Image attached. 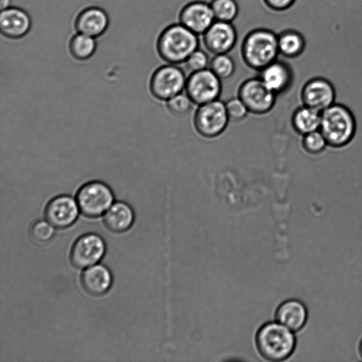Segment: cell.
I'll list each match as a JSON object with an SVG mask.
<instances>
[{"label":"cell","instance_id":"obj_1","mask_svg":"<svg viewBox=\"0 0 362 362\" xmlns=\"http://www.w3.org/2000/svg\"><path fill=\"white\" fill-rule=\"evenodd\" d=\"M254 341L259 356L271 362L288 360L297 347L296 333L275 320L263 323L257 329Z\"/></svg>","mask_w":362,"mask_h":362},{"label":"cell","instance_id":"obj_2","mask_svg":"<svg viewBox=\"0 0 362 362\" xmlns=\"http://www.w3.org/2000/svg\"><path fill=\"white\" fill-rule=\"evenodd\" d=\"M199 46V35L179 22L165 27L156 42L159 57L166 63L177 65L185 63Z\"/></svg>","mask_w":362,"mask_h":362},{"label":"cell","instance_id":"obj_3","mask_svg":"<svg viewBox=\"0 0 362 362\" xmlns=\"http://www.w3.org/2000/svg\"><path fill=\"white\" fill-rule=\"evenodd\" d=\"M241 56L245 64L259 71L278 59V34L269 28H258L250 31L241 44Z\"/></svg>","mask_w":362,"mask_h":362},{"label":"cell","instance_id":"obj_4","mask_svg":"<svg viewBox=\"0 0 362 362\" xmlns=\"http://www.w3.org/2000/svg\"><path fill=\"white\" fill-rule=\"evenodd\" d=\"M319 129L328 146L342 148L353 140L356 132V122L349 107L335 103L321 112Z\"/></svg>","mask_w":362,"mask_h":362},{"label":"cell","instance_id":"obj_5","mask_svg":"<svg viewBox=\"0 0 362 362\" xmlns=\"http://www.w3.org/2000/svg\"><path fill=\"white\" fill-rule=\"evenodd\" d=\"M76 200L83 216L96 218L104 214L114 203V194L105 182L93 180L79 187Z\"/></svg>","mask_w":362,"mask_h":362},{"label":"cell","instance_id":"obj_6","mask_svg":"<svg viewBox=\"0 0 362 362\" xmlns=\"http://www.w3.org/2000/svg\"><path fill=\"white\" fill-rule=\"evenodd\" d=\"M193 122L196 131L202 136L208 139L218 136L230 122L225 103L218 99L198 105Z\"/></svg>","mask_w":362,"mask_h":362},{"label":"cell","instance_id":"obj_7","mask_svg":"<svg viewBox=\"0 0 362 362\" xmlns=\"http://www.w3.org/2000/svg\"><path fill=\"white\" fill-rule=\"evenodd\" d=\"M187 78L182 69L177 64L167 63L153 73L149 89L156 99L166 101L182 93L185 88Z\"/></svg>","mask_w":362,"mask_h":362},{"label":"cell","instance_id":"obj_8","mask_svg":"<svg viewBox=\"0 0 362 362\" xmlns=\"http://www.w3.org/2000/svg\"><path fill=\"white\" fill-rule=\"evenodd\" d=\"M185 90L194 104H205L219 98L222 91L221 79L206 68L190 73Z\"/></svg>","mask_w":362,"mask_h":362},{"label":"cell","instance_id":"obj_9","mask_svg":"<svg viewBox=\"0 0 362 362\" xmlns=\"http://www.w3.org/2000/svg\"><path fill=\"white\" fill-rule=\"evenodd\" d=\"M238 96L249 112L255 115L269 112L274 106L276 98V95L267 87L259 76L244 81L238 88Z\"/></svg>","mask_w":362,"mask_h":362},{"label":"cell","instance_id":"obj_10","mask_svg":"<svg viewBox=\"0 0 362 362\" xmlns=\"http://www.w3.org/2000/svg\"><path fill=\"white\" fill-rule=\"evenodd\" d=\"M106 246L103 238L94 233L80 236L70 252V261L76 268H87L97 264L104 256Z\"/></svg>","mask_w":362,"mask_h":362},{"label":"cell","instance_id":"obj_11","mask_svg":"<svg viewBox=\"0 0 362 362\" xmlns=\"http://www.w3.org/2000/svg\"><path fill=\"white\" fill-rule=\"evenodd\" d=\"M300 98L303 105L322 112L335 103L336 92L329 78L316 76L305 83L301 89Z\"/></svg>","mask_w":362,"mask_h":362},{"label":"cell","instance_id":"obj_12","mask_svg":"<svg viewBox=\"0 0 362 362\" xmlns=\"http://www.w3.org/2000/svg\"><path fill=\"white\" fill-rule=\"evenodd\" d=\"M202 37L205 49L210 53L228 54L236 45L238 33L232 23L216 20Z\"/></svg>","mask_w":362,"mask_h":362},{"label":"cell","instance_id":"obj_13","mask_svg":"<svg viewBox=\"0 0 362 362\" xmlns=\"http://www.w3.org/2000/svg\"><path fill=\"white\" fill-rule=\"evenodd\" d=\"M215 21L210 4L201 0L186 4L178 13V22L199 36Z\"/></svg>","mask_w":362,"mask_h":362},{"label":"cell","instance_id":"obj_14","mask_svg":"<svg viewBox=\"0 0 362 362\" xmlns=\"http://www.w3.org/2000/svg\"><path fill=\"white\" fill-rule=\"evenodd\" d=\"M80 210L76 198L60 194L50 199L45 209V217L59 229L71 226L77 219Z\"/></svg>","mask_w":362,"mask_h":362},{"label":"cell","instance_id":"obj_15","mask_svg":"<svg viewBox=\"0 0 362 362\" xmlns=\"http://www.w3.org/2000/svg\"><path fill=\"white\" fill-rule=\"evenodd\" d=\"M274 320L295 333L305 329L309 320V310L305 303L298 298L281 302L274 311Z\"/></svg>","mask_w":362,"mask_h":362},{"label":"cell","instance_id":"obj_16","mask_svg":"<svg viewBox=\"0 0 362 362\" xmlns=\"http://www.w3.org/2000/svg\"><path fill=\"white\" fill-rule=\"evenodd\" d=\"M259 77L277 95L290 88L293 83L294 71L288 62L277 59L260 70Z\"/></svg>","mask_w":362,"mask_h":362},{"label":"cell","instance_id":"obj_17","mask_svg":"<svg viewBox=\"0 0 362 362\" xmlns=\"http://www.w3.org/2000/svg\"><path fill=\"white\" fill-rule=\"evenodd\" d=\"M31 23L29 14L21 8L9 6L1 10L0 31L7 38L24 37L30 31Z\"/></svg>","mask_w":362,"mask_h":362},{"label":"cell","instance_id":"obj_18","mask_svg":"<svg viewBox=\"0 0 362 362\" xmlns=\"http://www.w3.org/2000/svg\"><path fill=\"white\" fill-rule=\"evenodd\" d=\"M109 25V17L101 8L91 6L81 11L76 17L75 27L77 33L97 38L102 35Z\"/></svg>","mask_w":362,"mask_h":362},{"label":"cell","instance_id":"obj_19","mask_svg":"<svg viewBox=\"0 0 362 362\" xmlns=\"http://www.w3.org/2000/svg\"><path fill=\"white\" fill-rule=\"evenodd\" d=\"M81 283L84 290L93 296H101L110 289L112 276L107 267L95 264L87 267L81 274Z\"/></svg>","mask_w":362,"mask_h":362},{"label":"cell","instance_id":"obj_20","mask_svg":"<svg viewBox=\"0 0 362 362\" xmlns=\"http://www.w3.org/2000/svg\"><path fill=\"white\" fill-rule=\"evenodd\" d=\"M134 214L132 208L124 202H114L104 214L106 228L114 233H123L133 224Z\"/></svg>","mask_w":362,"mask_h":362},{"label":"cell","instance_id":"obj_21","mask_svg":"<svg viewBox=\"0 0 362 362\" xmlns=\"http://www.w3.org/2000/svg\"><path fill=\"white\" fill-rule=\"evenodd\" d=\"M305 46L303 35L296 30L285 28L278 33L279 53L286 59L298 57L304 51Z\"/></svg>","mask_w":362,"mask_h":362},{"label":"cell","instance_id":"obj_22","mask_svg":"<svg viewBox=\"0 0 362 362\" xmlns=\"http://www.w3.org/2000/svg\"><path fill=\"white\" fill-rule=\"evenodd\" d=\"M321 112L303 105L293 112L291 124L296 133L305 135L320 129Z\"/></svg>","mask_w":362,"mask_h":362},{"label":"cell","instance_id":"obj_23","mask_svg":"<svg viewBox=\"0 0 362 362\" xmlns=\"http://www.w3.org/2000/svg\"><path fill=\"white\" fill-rule=\"evenodd\" d=\"M97 47L95 38L88 35L77 33L69 42V51L77 60H86L95 53Z\"/></svg>","mask_w":362,"mask_h":362},{"label":"cell","instance_id":"obj_24","mask_svg":"<svg viewBox=\"0 0 362 362\" xmlns=\"http://www.w3.org/2000/svg\"><path fill=\"white\" fill-rule=\"evenodd\" d=\"M209 4L216 21L233 23L238 15L235 0H211Z\"/></svg>","mask_w":362,"mask_h":362},{"label":"cell","instance_id":"obj_25","mask_svg":"<svg viewBox=\"0 0 362 362\" xmlns=\"http://www.w3.org/2000/svg\"><path fill=\"white\" fill-rule=\"evenodd\" d=\"M209 68L222 80L233 75L235 64L228 54H218L214 55L210 60Z\"/></svg>","mask_w":362,"mask_h":362},{"label":"cell","instance_id":"obj_26","mask_svg":"<svg viewBox=\"0 0 362 362\" xmlns=\"http://www.w3.org/2000/svg\"><path fill=\"white\" fill-rule=\"evenodd\" d=\"M302 136V147L310 155H318L328 146L327 141L320 129Z\"/></svg>","mask_w":362,"mask_h":362},{"label":"cell","instance_id":"obj_27","mask_svg":"<svg viewBox=\"0 0 362 362\" xmlns=\"http://www.w3.org/2000/svg\"><path fill=\"white\" fill-rule=\"evenodd\" d=\"M193 102L185 93H180L168 100L166 107L169 112L175 116H184L191 110Z\"/></svg>","mask_w":362,"mask_h":362},{"label":"cell","instance_id":"obj_28","mask_svg":"<svg viewBox=\"0 0 362 362\" xmlns=\"http://www.w3.org/2000/svg\"><path fill=\"white\" fill-rule=\"evenodd\" d=\"M54 233V226L47 220H37L33 222L30 228V237L37 243L48 242Z\"/></svg>","mask_w":362,"mask_h":362},{"label":"cell","instance_id":"obj_29","mask_svg":"<svg viewBox=\"0 0 362 362\" xmlns=\"http://www.w3.org/2000/svg\"><path fill=\"white\" fill-rule=\"evenodd\" d=\"M225 105L230 121H242L246 118L250 112L238 96L229 99L225 103Z\"/></svg>","mask_w":362,"mask_h":362},{"label":"cell","instance_id":"obj_30","mask_svg":"<svg viewBox=\"0 0 362 362\" xmlns=\"http://www.w3.org/2000/svg\"><path fill=\"white\" fill-rule=\"evenodd\" d=\"M210 60L205 51L198 48L186 59L185 64L190 73L209 68Z\"/></svg>","mask_w":362,"mask_h":362},{"label":"cell","instance_id":"obj_31","mask_svg":"<svg viewBox=\"0 0 362 362\" xmlns=\"http://www.w3.org/2000/svg\"><path fill=\"white\" fill-rule=\"evenodd\" d=\"M264 4L271 10L278 12L288 11L296 0H262Z\"/></svg>","mask_w":362,"mask_h":362},{"label":"cell","instance_id":"obj_32","mask_svg":"<svg viewBox=\"0 0 362 362\" xmlns=\"http://www.w3.org/2000/svg\"><path fill=\"white\" fill-rule=\"evenodd\" d=\"M11 0H0L1 10L5 9L9 7Z\"/></svg>","mask_w":362,"mask_h":362},{"label":"cell","instance_id":"obj_33","mask_svg":"<svg viewBox=\"0 0 362 362\" xmlns=\"http://www.w3.org/2000/svg\"><path fill=\"white\" fill-rule=\"evenodd\" d=\"M357 353H358V357L362 360V337L359 340L358 345H357Z\"/></svg>","mask_w":362,"mask_h":362}]
</instances>
